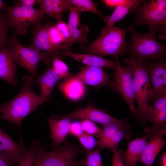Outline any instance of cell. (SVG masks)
<instances>
[{"instance_id":"9a60e30c","label":"cell","mask_w":166,"mask_h":166,"mask_svg":"<svg viewBox=\"0 0 166 166\" xmlns=\"http://www.w3.org/2000/svg\"><path fill=\"white\" fill-rule=\"evenodd\" d=\"M57 116L60 118L87 120L99 123L103 127L116 121L117 119L105 111L89 104L69 114Z\"/></svg>"},{"instance_id":"2e32d148","label":"cell","mask_w":166,"mask_h":166,"mask_svg":"<svg viewBox=\"0 0 166 166\" xmlns=\"http://www.w3.org/2000/svg\"><path fill=\"white\" fill-rule=\"evenodd\" d=\"M75 75L85 85L97 88L109 85L111 81V75L106 73L102 68L98 66L81 67Z\"/></svg>"},{"instance_id":"4fadbf2b","label":"cell","mask_w":166,"mask_h":166,"mask_svg":"<svg viewBox=\"0 0 166 166\" xmlns=\"http://www.w3.org/2000/svg\"><path fill=\"white\" fill-rule=\"evenodd\" d=\"M68 9L69 14L67 24L69 30L70 38L64 48L65 54L67 51H70L71 46L75 43H79L80 48L85 47L88 42L87 36L89 32L87 26L80 25V12L73 7L69 6Z\"/></svg>"},{"instance_id":"e575fe53","label":"cell","mask_w":166,"mask_h":166,"mask_svg":"<svg viewBox=\"0 0 166 166\" xmlns=\"http://www.w3.org/2000/svg\"><path fill=\"white\" fill-rule=\"evenodd\" d=\"M54 26L63 37L65 45L70 38L69 30L67 24L63 21H60L57 22L56 24H54Z\"/></svg>"},{"instance_id":"ba28073f","label":"cell","mask_w":166,"mask_h":166,"mask_svg":"<svg viewBox=\"0 0 166 166\" xmlns=\"http://www.w3.org/2000/svg\"><path fill=\"white\" fill-rule=\"evenodd\" d=\"M6 17L9 26L14 29L16 34H25L27 28L32 25L41 23L42 20L46 17L40 8L17 3L8 7Z\"/></svg>"},{"instance_id":"603a6c76","label":"cell","mask_w":166,"mask_h":166,"mask_svg":"<svg viewBox=\"0 0 166 166\" xmlns=\"http://www.w3.org/2000/svg\"><path fill=\"white\" fill-rule=\"evenodd\" d=\"M58 81L57 75L50 65L42 74L37 76L34 83L40 86V95L45 101L50 98L53 89Z\"/></svg>"},{"instance_id":"f35d334b","label":"cell","mask_w":166,"mask_h":166,"mask_svg":"<svg viewBox=\"0 0 166 166\" xmlns=\"http://www.w3.org/2000/svg\"><path fill=\"white\" fill-rule=\"evenodd\" d=\"M38 0H19L15 1L16 3L25 6L33 7Z\"/></svg>"},{"instance_id":"52a82bcc","label":"cell","mask_w":166,"mask_h":166,"mask_svg":"<svg viewBox=\"0 0 166 166\" xmlns=\"http://www.w3.org/2000/svg\"><path fill=\"white\" fill-rule=\"evenodd\" d=\"M8 45L14 62L26 69L32 76L37 74L40 61L50 64L52 58L48 54L24 46L19 42L14 34L9 39Z\"/></svg>"},{"instance_id":"5bb4252c","label":"cell","mask_w":166,"mask_h":166,"mask_svg":"<svg viewBox=\"0 0 166 166\" xmlns=\"http://www.w3.org/2000/svg\"><path fill=\"white\" fill-rule=\"evenodd\" d=\"M150 121L152 127L148 128L153 133L161 130H166V95L157 99L151 105H148L140 123L145 124Z\"/></svg>"},{"instance_id":"1f68e13d","label":"cell","mask_w":166,"mask_h":166,"mask_svg":"<svg viewBox=\"0 0 166 166\" xmlns=\"http://www.w3.org/2000/svg\"><path fill=\"white\" fill-rule=\"evenodd\" d=\"M9 26L6 17L0 15V48L8 45L9 40L7 35Z\"/></svg>"},{"instance_id":"7bdbcfd3","label":"cell","mask_w":166,"mask_h":166,"mask_svg":"<svg viewBox=\"0 0 166 166\" xmlns=\"http://www.w3.org/2000/svg\"><path fill=\"white\" fill-rule=\"evenodd\" d=\"M8 7V6L4 4L2 0H0V11L2 9H7Z\"/></svg>"},{"instance_id":"484cf974","label":"cell","mask_w":166,"mask_h":166,"mask_svg":"<svg viewBox=\"0 0 166 166\" xmlns=\"http://www.w3.org/2000/svg\"><path fill=\"white\" fill-rule=\"evenodd\" d=\"M143 1L129 0L127 3L117 6L110 15L105 16L103 19L106 23L105 26L109 27L114 26L116 23L123 19Z\"/></svg>"},{"instance_id":"cb8c5ba5","label":"cell","mask_w":166,"mask_h":166,"mask_svg":"<svg viewBox=\"0 0 166 166\" xmlns=\"http://www.w3.org/2000/svg\"><path fill=\"white\" fill-rule=\"evenodd\" d=\"M65 56H68L86 66H98L115 69V63L114 60L105 58L97 55L86 53H79L71 51L66 52Z\"/></svg>"},{"instance_id":"30bf717a","label":"cell","mask_w":166,"mask_h":166,"mask_svg":"<svg viewBox=\"0 0 166 166\" xmlns=\"http://www.w3.org/2000/svg\"><path fill=\"white\" fill-rule=\"evenodd\" d=\"M80 149L68 143L57 150L48 151L41 148L38 157L42 166H74L75 157Z\"/></svg>"},{"instance_id":"ee69618b","label":"cell","mask_w":166,"mask_h":166,"mask_svg":"<svg viewBox=\"0 0 166 166\" xmlns=\"http://www.w3.org/2000/svg\"><path fill=\"white\" fill-rule=\"evenodd\" d=\"M78 163L76 164L75 165H74V166H78Z\"/></svg>"},{"instance_id":"836d02e7","label":"cell","mask_w":166,"mask_h":166,"mask_svg":"<svg viewBox=\"0 0 166 166\" xmlns=\"http://www.w3.org/2000/svg\"><path fill=\"white\" fill-rule=\"evenodd\" d=\"M81 124L84 132L98 138L101 129L95 123L89 120H83L81 122Z\"/></svg>"},{"instance_id":"7c38bea8","label":"cell","mask_w":166,"mask_h":166,"mask_svg":"<svg viewBox=\"0 0 166 166\" xmlns=\"http://www.w3.org/2000/svg\"><path fill=\"white\" fill-rule=\"evenodd\" d=\"M51 23L49 21L44 25L40 23L33 27L31 42L26 47L46 53L52 59L55 57L62 59L65 57L62 49L53 45L49 38L48 30Z\"/></svg>"},{"instance_id":"5b68a950","label":"cell","mask_w":166,"mask_h":166,"mask_svg":"<svg viewBox=\"0 0 166 166\" xmlns=\"http://www.w3.org/2000/svg\"><path fill=\"white\" fill-rule=\"evenodd\" d=\"M123 61L133 69V87L137 103L136 117L140 123L149 105L148 103L152 98V90L142 61L129 57L124 59Z\"/></svg>"},{"instance_id":"74e56055","label":"cell","mask_w":166,"mask_h":166,"mask_svg":"<svg viewBox=\"0 0 166 166\" xmlns=\"http://www.w3.org/2000/svg\"><path fill=\"white\" fill-rule=\"evenodd\" d=\"M112 166H126L123 161L118 151L113 153Z\"/></svg>"},{"instance_id":"277c9868","label":"cell","mask_w":166,"mask_h":166,"mask_svg":"<svg viewBox=\"0 0 166 166\" xmlns=\"http://www.w3.org/2000/svg\"><path fill=\"white\" fill-rule=\"evenodd\" d=\"M135 20L131 27L143 24L148 25L149 29L156 30L160 34V38H166V0H143L132 11Z\"/></svg>"},{"instance_id":"d4e9b609","label":"cell","mask_w":166,"mask_h":166,"mask_svg":"<svg viewBox=\"0 0 166 166\" xmlns=\"http://www.w3.org/2000/svg\"><path fill=\"white\" fill-rule=\"evenodd\" d=\"M37 3L45 14L57 22L63 21V14L67 10L65 0H38Z\"/></svg>"},{"instance_id":"6da1fadb","label":"cell","mask_w":166,"mask_h":166,"mask_svg":"<svg viewBox=\"0 0 166 166\" xmlns=\"http://www.w3.org/2000/svg\"><path fill=\"white\" fill-rule=\"evenodd\" d=\"M22 80L23 87L19 93L11 101L0 107V113L2 114L0 119L8 120L17 125L20 129L24 118L45 101L40 95L31 90L34 82L31 76H24Z\"/></svg>"},{"instance_id":"3957f363","label":"cell","mask_w":166,"mask_h":166,"mask_svg":"<svg viewBox=\"0 0 166 166\" xmlns=\"http://www.w3.org/2000/svg\"><path fill=\"white\" fill-rule=\"evenodd\" d=\"M129 26L130 38L127 44L125 55L142 61L149 59L156 61L166 57V46L157 40L156 30L149 29L148 33L141 34Z\"/></svg>"},{"instance_id":"f546056e","label":"cell","mask_w":166,"mask_h":166,"mask_svg":"<svg viewBox=\"0 0 166 166\" xmlns=\"http://www.w3.org/2000/svg\"><path fill=\"white\" fill-rule=\"evenodd\" d=\"M86 156L83 160L77 162L78 165L101 166L102 159L100 148L91 150L87 152Z\"/></svg>"},{"instance_id":"d6a6232c","label":"cell","mask_w":166,"mask_h":166,"mask_svg":"<svg viewBox=\"0 0 166 166\" xmlns=\"http://www.w3.org/2000/svg\"><path fill=\"white\" fill-rule=\"evenodd\" d=\"M77 137L81 144L86 149V153L92 150L97 145V140L93 136L86 132H84Z\"/></svg>"},{"instance_id":"b9f144b4","label":"cell","mask_w":166,"mask_h":166,"mask_svg":"<svg viewBox=\"0 0 166 166\" xmlns=\"http://www.w3.org/2000/svg\"><path fill=\"white\" fill-rule=\"evenodd\" d=\"M34 166H42L41 163L40 159L38 157V155L34 161Z\"/></svg>"},{"instance_id":"60d3db41","label":"cell","mask_w":166,"mask_h":166,"mask_svg":"<svg viewBox=\"0 0 166 166\" xmlns=\"http://www.w3.org/2000/svg\"><path fill=\"white\" fill-rule=\"evenodd\" d=\"M160 166H166V153L164 152L161 155L160 158Z\"/></svg>"},{"instance_id":"83f0119b","label":"cell","mask_w":166,"mask_h":166,"mask_svg":"<svg viewBox=\"0 0 166 166\" xmlns=\"http://www.w3.org/2000/svg\"><path fill=\"white\" fill-rule=\"evenodd\" d=\"M40 144L39 141L34 140L29 150L24 153L17 166H33L41 148Z\"/></svg>"},{"instance_id":"4316f807","label":"cell","mask_w":166,"mask_h":166,"mask_svg":"<svg viewBox=\"0 0 166 166\" xmlns=\"http://www.w3.org/2000/svg\"><path fill=\"white\" fill-rule=\"evenodd\" d=\"M66 5L77 8L81 13L90 12L93 13L101 17L103 19L105 16L97 9V4L91 0H65Z\"/></svg>"},{"instance_id":"4dcf8cb0","label":"cell","mask_w":166,"mask_h":166,"mask_svg":"<svg viewBox=\"0 0 166 166\" xmlns=\"http://www.w3.org/2000/svg\"><path fill=\"white\" fill-rule=\"evenodd\" d=\"M48 33L51 43L55 46L61 49L64 54L63 52L65 46L64 40L59 31L55 26L54 24L51 23L48 28Z\"/></svg>"},{"instance_id":"e0dca14e","label":"cell","mask_w":166,"mask_h":166,"mask_svg":"<svg viewBox=\"0 0 166 166\" xmlns=\"http://www.w3.org/2000/svg\"><path fill=\"white\" fill-rule=\"evenodd\" d=\"M23 144H18L0 128V155L14 165L21 160L26 151Z\"/></svg>"},{"instance_id":"7402d4cb","label":"cell","mask_w":166,"mask_h":166,"mask_svg":"<svg viewBox=\"0 0 166 166\" xmlns=\"http://www.w3.org/2000/svg\"><path fill=\"white\" fill-rule=\"evenodd\" d=\"M85 85L75 75L60 82L57 86L59 90L69 98L73 101L81 99L86 91Z\"/></svg>"},{"instance_id":"d590c367","label":"cell","mask_w":166,"mask_h":166,"mask_svg":"<svg viewBox=\"0 0 166 166\" xmlns=\"http://www.w3.org/2000/svg\"><path fill=\"white\" fill-rule=\"evenodd\" d=\"M84 132L81 124V122L74 121L71 122L69 133L77 137Z\"/></svg>"},{"instance_id":"ffe728a7","label":"cell","mask_w":166,"mask_h":166,"mask_svg":"<svg viewBox=\"0 0 166 166\" xmlns=\"http://www.w3.org/2000/svg\"><path fill=\"white\" fill-rule=\"evenodd\" d=\"M149 136V134L146 133L143 137L129 140L126 151H118L126 166H136L139 158L147 144L146 140Z\"/></svg>"},{"instance_id":"9c48e42d","label":"cell","mask_w":166,"mask_h":166,"mask_svg":"<svg viewBox=\"0 0 166 166\" xmlns=\"http://www.w3.org/2000/svg\"><path fill=\"white\" fill-rule=\"evenodd\" d=\"M132 132L127 118L118 119L101 129L97 145L98 148H106L113 153L118 151V146L123 139L130 140Z\"/></svg>"},{"instance_id":"8fae6325","label":"cell","mask_w":166,"mask_h":166,"mask_svg":"<svg viewBox=\"0 0 166 166\" xmlns=\"http://www.w3.org/2000/svg\"><path fill=\"white\" fill-rule=\"evenodd\" d=\"M142 62L151 84L153 96L150 101L153 103L166 95V57L152 62L148 60Z\"/></svg>"},{"instance_id":"ac0fdd59","label":"cell","mask_w":166,"mask_h":166,"mask_svg":"<svg viewBox=\"0 0 166 166\" xmlns=\"http://www.w3.org/2000/svg\"><path fill=\"white\" fill-rule=\"evenodd\" d=\"M165 135L161 132L156 133L149 137V140L140 155L138 161L145 166H152L157 155L165 144L163 136Z\"/></svg>"},{"instance_id":"7a4b0ae2","label":"cell","mask_w":166,"mask_h":166,"mask_svg":"<svg viewBox=\"0 0 166 166\" xmlns=\"http://www.w3.org/2000/svg\"><path fill=\"white\" fill-rule=\"evenodd\" d=\"M129 29V25L126 28L105 26L98 38L87 46L80 48L84 53L101 57L124 56L128 44L126 35Z\"/></svg>"},{"instance_id":"8d00e7d4","label":"cell","mask_w":166,"mask_h":166,"mask_svg":"<svg viewBox=\"0 0 166 166\" xmlns=\"http://www.w3.org/2000/svg\"><path fill=\"white\" fill-rule=\"evenodd\" d=\"M129 0H103L102 2L107 7L110 8H115L117 6L125 4Z\"/></svg>"},{"instance_id":"f1b7e54d","label":"cell","mask_w":166,"mask_h":166,"mask_svg":"<svg viewBox=\"0 0 166 166\" xmlns=\"http://www.w3.org/2000/svg\"><path fill=\"white\" fill-rule=\"evenodd\" d=\"M50 64L52 65V68L57 75L59 80L70 77L73 75L67 65L59 58H53Z\"/></svg>"},{"instance_id":"d6986e66","label":"cell","mask_w":166,"mask_h":166,"mask_svg":"<svg viewBox=\"0 0 166 166\" xmlns=\"http://www.w3.org/2000/svg\"><path fill=\"white\" fill-rule=\"evenodd\" d=\"M50 130V137L53 146L58 147L69 134L71 119L60 118L57 115H51L47 119Z\"/></svg>"},{"instance_id":"44dd1931","label":"cell","mask_w":166,"mask_h":166,"mask_svg":"<svg viewBox=\"0 0 166 166\" xmlns=\"http://www.w3.org/2000/svg\"><path fill=\"white\" fill-rule=\"evenodd\" d=\"M16 70L9 49L6 46L0 48V79L15 86L17 83Z\"/></svg>"},{"instance_id":"ab89813d","label":"cell","mask_w":166,"mask_h":166,"mask_svg":"<svg viewBox=\"0 0 166 166\" xmlns=\"http://www.w3.org/2000/svg\"><path fill=\"white\" fill-rule=\"evenodd\" d=\"M9 160L0 155V166H14Z\"/></svg>"},{"instance_id":"8992f818","label":"cell","mask_w":166,"mask_h":166,"mask_svg":"<svg viewBox=\"0 0 166 166\" xmlns=\"http://www.w3.org/2000/svg\"><path fill=\"white\" fill-rule=\"evenodd\" d=\"M115 63L114 78L109 85L110 88L119 93L128 105L132 113L136 117L135 96L133 83V71L129 65L124 67L120 64L119 56L113 57Z\"/></svg>"}]
</instances>
